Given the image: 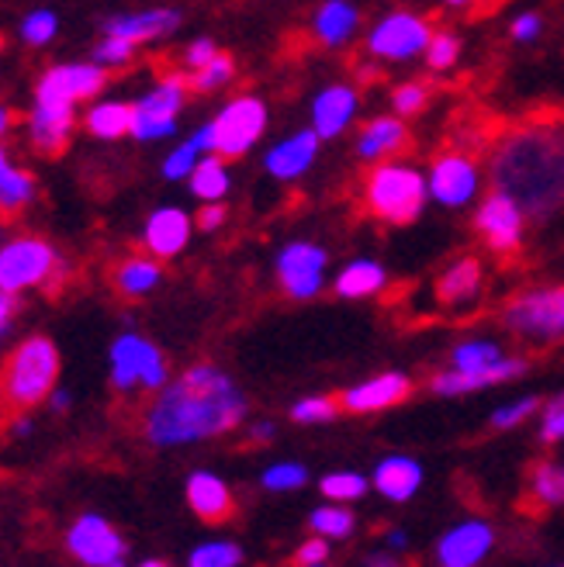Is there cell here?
Here are the masks:
<instances>
[{
    "instance_id": "1",
    "label": "cell",
    "mask_w": 564,
    "mask_h": 567,
    "mask_svg": "<svg viewBox=\"0 0 564 567\" xmlns=\"http://www.w3.org/2000/svg\"><path fill=\"white\" fill-rule=\"evenodd\" d=\"M246 394L212 363H194L166 381L143 412V436L166 450L233 433L246 419Z\"/></svg>"
},
{
    "instance_id": "2",
    "label": "cell",
    "mask_w": 564,
    "mask_h": 567,
    "mask_svg": "<svg viewBox=\"0 0 564 567\" xmlns=\"http://www.w3.org/2000/svg\"><path fill=\"white\" fill-rule=\"evenodd\" d=\"M492 187L516 197L526 218L547 221L564 208V115L513 125L489 156Z\"/></svg>"
},
{
    "instance_id": "3",
    "label": "cell",
    "mask_w": 564,
    "mask_h": 567,
    "mask_svg": "<svg viewBox=\"0 0 564 567\" xmlns=\"http://www.w3.org/2000/svg\"><path fill=\"white\" fill-rule=\"evenodd\" d=\"M107 70L94 60L88 63H55L35 80L32 111H28L24 135L39 156H60L76 128V104L104 91Z\"/></svg>"
},
{
    "instance_id": "4",
    "label": "cell",
    "mask_w": 564,
    "mask_h": 567,
    "mask_svg": "<svg viewBox=\"0 0 564 567\" xmlns=\"http://www.w3.org/2000/svg\"><path fill=\"white\" fill-rule=\"evenodd\" d=\"M430 184L412 163L402 159H384L375 163L371 174L363 177L360 187V205L371 218H381L388 225H412L422 208H427Z\"/></svg>"
},
{
    "instance_id": "5",
    "label": "cell",
    "mask_w": 564,
    "mask_h": 567,
    "mask_svg": "<svg viewBox=\"0 0 564 567\" xmlns=\"http://www.w3.org/2000/svg\"><path fill=\"white\" fill-rule=\"evenodd\" d=\"M60 381V350L49 336H28L11 350L4 371H0V388H4V402L14 412L35 409L49 402Z\"/></svg>"
},
{
    "instance_id": "6",
    "label": "cell",
    "mask_w": 564,
    "mask_h": 567,
    "mask_svg": "<svg viewBox=\"0 0 564 567\" xmlns=\"http://www.w3.org/2000/svg\"><path fill=\"white\" fill-rule=\"evenodd\" d=\"M526 371L523 357H505L499 343L492 339H471L450 353V371L433 374V391L437 394H471L502 381H513Z\"/></svg>"
},
{
    "instance_id": "7",
    "label": "cell",
    "mask_w": 564,
    "mask_h": 567,
    "mask_svg": "<svg viewBox=\"0 0 564 567\" xmlns=\"http://www.w3.org/2000/svg\"><path fill=\"white\" fill-rule=\"evenodd\" d=\"M63 277H66L63 252L45 236L21 233L0 243V291L24 295V291L52 288Z\"/></svg>"
},
{
    "instance_id": "8",
    "label": "cell",
    "mask_w": 564,
    "mask_h": 567,
    "mask_svg": "<svg viewBox=\"0 0 564 567\" xmlns=\"http://www.w3.org/2000/svg\"><path fill=\"white\" fill-rule=\"evenodd\" d=\"M502 326L537 347L564 339V284H547V288L516 295L502 311Z\"/></svg>"
},
{
    "instance_id": "9",
    "label": "cell",
    "mask_w": 564,
    "mask_h": 567,
    "mask_svg": "<svg viewBox=\"0 0 564 567\" xmlns=\"http://www.w3.org/2000/svg\"><path fill=\"white\" fill-rule=\"evenodd\" d=\"M111 384L122 394L132 391H160L166 381H171V371H166V357L160 353L156 343H150L146 336L139 332H122L115 343H111Z\"/></svg>"
},
{
    "instance_id": "10",
    "label": "cell",
    "mask_w": 564,
    "mask_h": 567,
    "mask_svg": "<svg viewBox=\"0 0 564 567\" xmlns=\"http://www.w3.org/2000/svg\"><path fill=\"white\" fill-rule=\"evenodd\" d=\"M208 125H212V153H218L222 159H239L260 142L267 128V104L253 94H239Z\"/></svg>"
},
{
    "instance_id": "11",
    "label": "cell",
    "mask_w": 564,
    "mask_h": 567,
    "mask_svg": "<svg viewBox=\"0 0 564 567\" xmlns=\"http://www.w3.org/2000/svg\"><path fill=\"white\" fill-rule=\"evenodd\" d=\"M191 83L184 73H166L153 83V91L139 97L135 118H132V138L135 142H160L177 132V115L184 111Z\"/></svg>"
},
{
    "instance_id": "12",
    "label": "cell",
    "mask_w": 564,
    "mask_h": 567,
    "mask_svg": "<svg viewBox=\"0 0 564 567\" xmlns=\"http://www.w3.org/2000/svg\"><path fill=\"white\" fill-rule=\"evenodd\" d=\"M430 39H433V24L422 14L391 11L368 32V52L384 63H406L412 55L427 52Z\"/></svg>"
},
{
    "instance_id": "13",
    "label": "cell",
    "mask_w": 564,
    "mask_h": 567,
    "mask_svg": "<svg viewBox=\"0 0 564 567\" xmlns=\"http://www.w3.org/2000/svg\"><path fill=\"white\" fill-rule=\"evenodd\" d=\"M430 197L443 208H464L474 202L478 187H482V166H478L474 153L450 146L433 156L430 163Z\"/></svg>"
},
{
    "instance_id": "14",
    "label": "cell",
    "mask_w": 564,
    "mask_h": 567,
    "mask_svg": "<svg viewBox=\"0 0 564 567\" xmlns=\"http://www.w3.org/2000/svg\"><path fill=\"white\" fill-rule=\"evenodd\" d=\"M326 264L329 252L316 243H288L285 249L277 252V280L280 291L295 301H308L322 291L326 284Z\"/></svg>"
},
{
    "instance_id": "15",
    "label": "cell",
    "mask_w": 564,
    "mask_h": 567,
    "mask_svg": "<svg viewBox=\"0 0 564 567\" xmlns=\"http://www.w3.org/2000/svg\"><path fill=\"white\" fill-rule=\"evenodd\" d=\"M474 225L482 239L489 243L492 252L499 257H513V252L523 246V229H526V212L520 208L516 197H510L505 190H495L482 202L474 215Z\"/></svg>"
},
{
    "instance_id": "16",
    "label": "cell",
    "mask_w": 564,
    "mask_h": 567,
    "mask_svg": "<svg viewBox=\"0 0 564 567\" xmlns=\"http://www.w3.org/2000/svg\"><path fill=\"white\" fill-rule=\"evenodd\" d=\"M70 554L88 567H107L125 557V540L119 529L101 516H80L66 533Z\"/></svg>"
},
{
    "instance_id": "17",
    "label": "cell",
    "mask_w": 564,
    "mask_h": 567,
    "mask_svg": "<svg viewBox=\"0 0 564 567\" xmlns=\"http://www.w3.org/2000/svg\"><path fill=\"white\" fill-rule=\"evenodd\" d=\"M191 233H194V218L184 212V208H156L146 225H143V246L146 252H153L156 260H174L187 249L191 243Z\"/></svg>"
},
{
    "instance_id": "18",
    "label": "cell",
    "mask_w": 564,
    "mask_h": 567,
    "mask_svg": "<svg viewBox=\"0 0 564 567\" xmlns=\"http://www.w3.org/2000/svg\"><path fill=\"white\" fill-rule=\"evenodd\" d=\"M184 14L177 8H150V11H135V14H115L101 24L104 35H119V39H129L135 45H146V42H156V39H166L174 35L181 28Z\"/></svg>"
},
{
    "instance_id": "19",
    "label": "cell",
    "mask_w": 564,
    "mask_h": 567,
    "mask_svg": "<svg viewBox=\"0 0 564 567\" xmlns=\"http://www.w3.org/2000/svg\"><path fill=\"white\" fill-rule=\"evenodd\" d=\"M412 394V381L399 371H388V374H378L363 384H353L350 391L340 394V405L353 415H368V412H384L391 405L406 402Z\"/></svg>"
},
{
    "instance_id": "20",
    "label": "cell",
    "mask_w": 564,
    "mask_h": 567,
    "mask_svg": "<svg viewBox=\"0 0 564 567\" xmlns=\"http://www.w3.org/2000/svg\"><path fill=\"white\" fill-rule=\"evenodd\" d=\"M495 544V533L489 523H461L437 544L440 567H478Z\"/></svg>"
},
{
    "instance_id": "21",
    "label": "cell",
    "mask_w": 564,
    "mask_h": 567,
    "mask_svg": "<svg viewBox=\"0 0 564 567\" xmlns=\"http://www.w3.org/2000/svg\"><path fill=\"white\" fill-rule=\"evenodd\" d=\"M357 107H360V97L350 83H326L312 101V128L319 132V138L343 135L357 115Z\"/></svg>"
},
{
    "instance_id": "22",
    "label": "cell",
    "mask_w": 564,
    "mask_h": 567,
    "mask_svg": "<svg viewBox=\"0 0 564 567\" xmlns=\"http://www.w3.org/2000/svg\"><path fill=\"white\" fill-rule=\"evenodd\" d=\"M409 128L402 118L394 115H381V118H371L368 125L360 128L357 135V156L363 163H384V159H394L399 153L409 150Z\"/></svg>"
},
{
    "instance_id": "23",
    "label": "cell",
    "mask_w": 564,
    "mask_h": 567,
    "mask_svg": "<svg viewBox=\"0 0 564 567\" xmlns=\"http://www.w3.org/2000/svg\"><path fill=\"white\" fill-rule=\"evenodd\" d=\"M482 284H485V270L478 257H461L454 264H447L443 274L437 277V301L443 308H468L478 301L482 295Z\"/></svg>"
},
{
    "instance_id": "24",
    "label": "cell",
    "mask_w": 564,
    "mask_h": 567,
    "mask_svg": "<svg viewBox=\"0 0 564 567\" xmlns=\"http://www.w3.org/2000/svg\"><path fill=\"white\" fill-rule=\"evenodd\" d=\"M35 194L39 184L32 177V169H24L8 150V142H0V218H14L24 208H32Z\"/></svg>"
},
{
    "instance_id": "25",
    "label": "cell",
    "mask_w": 564,
    "mask_h": 567,
    "mask_svg": "<svg viewBox=\"0 0 564 567\" xmlns=\"http://www.w3.org/2000/svg\"><path fill=\"white\" fill-rule=\"evenodd\" d=\"M319 132L316 128H308V132H295L291 138L285 142H277V146L267 153L264 166H267V174L277 177V181H298L308 166L316 163L319 156Z\"/></svg>"
},
{
    "instance_id": "26",
    "label": "cell",
    "mask_w": 564,
    "mask_h": 567,
    "mask_svg": "<svg viewBox=\"0 0 564 567\" xmlns=\"http://www.w3.org/2000/svg\"><path fill=\"white\" fill-rule=\"evenodd\" d=\"M187 505L205 523H225L236 513V498H233L229 485L212 471H194L187 477Z\"/></svg>"
},
{
    "instance_id": "27",
    "label": "cell",
    "mask_w": 564,
    "mask_h": 567,
    "mask_svg": "<svg viewBox=\"0 0 564 567\" xmlns=\"http://www.w3.org/2000/svg\"><path fill=\"white\" fill-rule=\"evenodd\" d=\"M160 284H163V260H156L153 252H135V257H125L111 267V288L129 301L153 295Z\"/></svg>"
},
{
    "instance_id": "28",
    "label": "cell",
    "mask_w": 564,
    "mask_h": 567,
    "mask_svg": "<svg viewBox=\"0 0 564 567\" xmlns=\"http://www.w3.org/2000/svg\"><path fill=\"white\" fill-rule=\"evenodd\" d=\"M360 24V11L350 0H326L312 18V39L326 49H340L353 39Z\"/></svg>"
},
{
    "instance_id": "29",
    "label": "cell",
    "mask_w": 564,
    "mask_h": 567,
    "mask_svg": "<svg viewBox=\"0 0 564 567\" xmlns=\"http://www.w3.org/2000/svg\"><path fill=\"white\" fill-rule=\"evenodd\" d=\"M422 485V467L412 457H384L375 471V488L388 502H409Z\"/></svg>"
},
{
    "instance_id": "30",
    "label": "cell",
    "mask_w": 564,
    "mask_h": 567,
    "mask_svg": "<svg viewBox=\"0 0 564 567\" xmlns=\"http://www.w3.org/2000/svg\"><path fill=\"white\" fill-rule=\"evenodd\" d=\"M132 118H135V107L129 101H94L83 111V128L101 142H115V138L132 135Z\"/></svg>"
},
{
    "instance_id": "31",
    "label": "cell",
    "mask_w": 564,
    "mask_h": 567,
    "mask_svg": "<svg viewBox=\"0 0 564 567\" xmlns=\"http://www.w3.org/2000/svg\"><path fill=\"white\" fill-rule=\"evenodd\" d=\"M384 284H388V274H384L381 264H375V260H350L340 274H336L332 291L340 295V298L357 301V298L381 295Z\"/></svg>"
},
{
    "instance_id": "32",
    "label": "cell",
    "mask_w": 564,
    "mask_h": 567,
    "mask_svg": "<svg viewBox=\"0 0 564 567\" xmlns=\"http://www.w3.org/2000/svg\"><path fill=\"white\" fill-rule=\"evenodd\" d=\"M205 153H212V125H202L187 142H181V146H174L171 153H166L163 177L166 181H187Z\"/></svg>"
},
{
    "instance_id": "33",
    "label": "cell",
    "mask_w": 564,
    "mask_h": 567,
    "mask_svg": "<svg viewBox=\"0 0 564 567\" xmlns=\"http://www.w3.org/2000/svg\"><path fill=\"white\" fill-rule=\"evenodd\" d=\"M191 184V194L194 197H202V205L205 202H222L225 194H229V169H225V159L218 153H205L202 163L194 166V174L187 177Z\"/></svg>"
},
{
    "instance_id": "34",
    "label": "cell",
    "mask_w": 564,
    "mask_h": 567,
    "mask_svg": "<svg viewBox=\"0 0 564 567\" xmlns=\"http://www.w3.org/2000/svg\"><path fill=\"white\" fill-rule=\"evenodd\" d=\"M530 498L537 502V508L564 505V464L541 461L530 471Z\"/></svg>"
},
{
    "instance_id": "35",
    "label": "cell",
    "mask_w": 564,
    "mask_h": 567,
    "mask_svg": "<svg viewBox=\"0 0 564 567\" xmlns=\"http://www.w3.org/2000/svg\"><path fill=\"white\" fill-rule=\"evenodd\" d=\"M233 80H236V60L229 52H215L202 70H194L187 76L191 91H197V94H215L222 87H229Z\"/></svg>"
},
{
    "instance_id": "36",
    "label": "cell",
    "mask_w": 564,
    "mask_h": 567,
    "mask_svg": "<svg viewBox=\"0 0 564 567\" xmlns=\"http://www.w3.org/2000/svg\"><path fill=\"white\" fill-rule=\"evenodd\" d=\"M18 35L24 45H32V49H45L55 35H60V14L55 11H28L18 24Z\"/></svg>"
},
{
    "instance_id": "37",
    "label": "cell",
    "mask_w": 564,
    "mask_h": 567,
    "mask_svg": "<svg viewBox=\"0 0 564 567\" xmlns=\"http://www.w3.org/2000/svg\"><path fill=\"white\" fill-rule=\"evenodd\" d=\"M308 526H312V533L326 536V540H340V536L353 533V513H347L343 505H322L308 516Z\"/></svg>"
},
{
    "instance_id": "38",
    "label": "cell",
    "mask_w": 564,
    "mask_h": 567,
    "mask_svg": "<svg viewBox=\"0 0 564 567\" xmlns=\"http://www.w3.org/2000/svg\"><path fill=\"white\" fill-rule=\"evenodd\" d=\"M135 42L129 39H119V35H101V42L91 49V60L104 70H122L135 60Z\"/></svg>"
},
{
    "instance_id": "39",
    "label": "cell",
    "mask_w": 564,
    "mask_h": 567,
    "mask_svg": "<svg viewBox=\"0 0 564 567\" xmlns=\"http://www.w3.org/2000/svg\"><path fill=\"white\" fill-rule=\"evenodd\" d=\"M322 495L332 498V502H353L368 492V477H360L353 471H336V474H326L322 477Z\"/></svg>"
},
{
    "instance_id": "40",
    "label": "cell",
    "mask_w": 564,
    "mask_h": 567,
    "mask_svg": "<svg viewBox=\"0 0 564 567\" xmlns=\"http://www.w3.org/2000/svg\"><path fill=\"white\" fill-rule=\"evenodd\" d=\"M243 560V550L236 544H202L191 557H187V567H239Z\"/></svg>"
},
{
    "instance_id": "41",
    "label": "cell",
    "mask_w": 564,
    "mask_h": 567,
    "mask_svg": "<svg viewBox=\"0 0 564 567\" xmlns=\"http://www.w3.org/2000/svg\"><path fill=\"white\" fill-rule=\"evenodd\" d=\"M427 104H430V87H427V83L409 80V83H399V87L391 91V107H394V115H399V118L419 115V111L427 107Z\"/></svg>"
},
{
    "instance_id": "42",
    "label": "cell",
    "mask_w": 564,
    "mask_h": 567,
    "mask_svg": "<svg viewBox=\"0 0 564 567\" xmlns=\"http://www.w3.org/2000/svg\"><path fill=\"white\" fill-rule=\"evenodd\" d=\"M340 399H329V394H316V399H301L295 402L291 409V419L301 422V425H312V422H329L336 419V412H340Z\"/></svg>"
},
{
    "instance_id": "43",
    "label": "cell",
    "mask_w": 564,
    "mask_h": 567,
    "mask_svg": "<svg viewBox=\"0 0 564 567\" xmlns=\"http://www.w3.org/2000/svg\"><path fill=\"white\" fill-rule=\"evenodd\" d=\"M458 55H461V42L458 35H450V32H433L430 45H427V63L430 70H450L458 63Z\"/></svg>"
},
{
    "instance_id": "44",
    "label": "cell",
    "mask_w": 564,
    "mask_h": 567,
    "mask_svg": "<svg viewBox=\"0 0 564 567\" xmlns=\"http://www.w3.org/2000/svg\"><path fill=\"white\" fill-rule=\"evenodd\" d=\"M308 481V471L301 464H274L264 471V488L270 492H295Z\"/></svg>"
},
{
    "instance_id": "45",
    "label": "cell",
    "mask_w": 564,
    "mask_h": 567,
    "mask_svg": "<svg viewBox=\"0 0 564 567\" xmlns=\"http://www.w3.org/2000/svg\"><path fill=\"white\" fill-rule=\"evenodd\" d=\"M537 409H541V402L530 394V399H520V402H513V405L499 409V412L492 415V425H495V430H513V425H520L523 419H530Z\"/></svg>"
},
{
    "instance_id": "46",
    "label": "cell",
    "mask_w": 564,
    "mask_h": 567,
    "mask_svg": "<svg viewBox=\"0 0 564 567\" xmlns=\"http://www.w3.org/2000/svg\"><path fill=\"white\" fill-rule=\"evenodd\" d=\"M541 440H544V443H557V440H564V394H557V399L544 409Z\"/></svg>"
},
{
    "instance_id": "47",
    "label": "cell",
    "mask_w": 564,
    "mask_h": 567,
    "mask_svg": "<svg viewBox=\"0 0 564 567\" xmlns=\"http://www.w3.org/2000/svg\"><path fill=\"white\" fill-rule=\"evenodd\" d=\"M215 52H218V49H215V42H212V39H194V42L184 49V55H181V60H184V70H187V73L202 70Z\"/></svg>"
},
{
    "instance_id": "48",
    "label": "cell",
    "mask_w": 564,
    "mask_h": 567,
    "mask_svg": "<svg viewBox=\"0 0 564 567\" xmlns=\"http://www.w3.org/2000/svg\"><path fill=\"white\" fill-rule=\"evenodd\" d=\"M225 215H229V212H225L222 202H205L202 212L194 215V225H197L202 233H218L222 225H225Z\"/></svg>"
},
{
    "instance_id": "49",
    "label": "cell",
    "mask_w": 564,
    "mask_h": 567,
    "mask_svg": "<svg viewBox=\"0 0 564 567\" xmlns=\"http://www.w3.org/2000/svg\"><path fill=\"white\" fill-rule=\"evenodd\" d=\"M326 557H329V544H322V536H316V540H308V544H301L295 550L291 564L295 567H312V564H326Z\"/></svg>"
},
{
    "instance_id": "50",
    "label": "cell",
    "mask_w": 564,
    "mask_h": 567,
    "mask_svg": "<svg viewBox=\"0 0 564 567\" xmlns=\"http://www.w3.org/2000/svg\"><path fill=\"white\" fill-rule=\"evenodd\" d=\"M541 24H544V21H541L537 14H520V18L513 21L510 32H513L516 42H533V39L541 35Z\"/></svg>"
},
{
    "instance_id": "51",
    "label": "cell",
    "mask_w": 564,
    "mask_h": 567,
    "mask_svg": "<svg viewBox=\"0 0 564 567\" xmlns=\"http://www.w3.org/2000/svg\"><path fill=\"white\" fill-rule=\"evenodd\" d=\"M14 316H18V295L0 291V339H4L8 329L14 326Z\"/></svg>"
},
{
    "instance_id": "52",
    "label": "cell",
    "mask_w": 564,
    "mask_h": 567,
    "mask_svg": "<svg viewBox=\"0 0 564 567\" xmlns=\"http://www.w3.org/2000/svg\"><path fill=\"white\" fill-rule=\"evenodd\" d=\"M11 128H14V111L8 104H0V142H8Z\"/></svg>"
},
{
    "instance_id": "53",
    "label": "cell",
    "mask_w": 564,
    "mask_h": 567,
    "mask_svg": "<svg viewBox=\"0 0 564 567\" xmlns=\"http://www.w3.org/2000/svg\"><path fill=\"white\" fill-rule=\"evenodd\" d=\"M249 440H253V443H267V440H274V425H270V422H257V425L249 430Z\"/></svg>"
},
{
    "instance_id": "54",
    "label": "cell",
    "mask_w": 564,
    "mask_h": 567,
    "mask_svg": "<svg viewBox=\"0 0 564 567\" xmlns=\"http://www.w3.org/2000/svg\"><path fill=\"white\" fill-rule=\"evenodd\" d=\"M49 405H52L55 412H66V409H70V391H66V388H55V391L49 394Z\"/></svg>"
},
{
    "instance_id": "55",
    "label": "cell",
    "mask_w": 564,
    "mask_h": 567,
    "mask_svg": "<svg viewBox=\"0 0 564 567\" xmlns=\"http://www.w3.org/2000/svg\"><path fill=\"white\" fill-rule=\"evenodd\" d=\"M368 567H402V564L391 554H375V557H368Z\"/></svg>"
},
{
    "instance_id": "56",
    "label": "cell",
    "mask_w": 564,
    "mask_h": 567,
    "mask_svg": "<svg viewBox=\"0 0 564 567\" xmlns=\"http://www.w3.org/2000/svg\"><path fill=\"white\" fill-rule=\"evenodd\" d=\"M11 433H14V436H28V433H32V419H28V415H18L14 425H11Z\"/></svg>"
},
{
    "instance_id": "57",
    "label": "cell",
    "mask_w": 564,
    "mask_h": 567,
    "mask_svg": "<svg viewBox=\"0 0 564 567\" xmlns=\"http://www.w3.org/2000/svg\"><path fill=\"white\" fill-rule=\"evenodd\" d=\"M388 544L402 550V547H406V533H402V529H391V533H388Z\"/></svg>"
},
{
    "instance_id": "58",
    "label": "cell",
    "mask_w": 564,
    "mask_h": 567,
    "mask_svg": "<svg viewBox=\"0 0 564 567\" xmlns=\"http://www.w3.org/2000/svg\"><path fill=\"white\" fill-rule=\"evenodd\" d=\"M450 8H468V4H474V0H447Z\"/></svg>"
},
{
    "instance_id": "59",
    "label": "cell",
    "mask_w": 564,
    "mask_h": 567,
    "mask_svg": "<svg viewBox=\"0 0 564 567\" xmlns=\"http://www.w3.org/2000/svg\"><path fill=\"white\" fill-rule=\"evenodd\" d=\"M139 567H166V564H163V560H143Z\"/></svg>"
},
{
    "instance_id": "60",
    "label": "cell",
    "mask_w": 564,
    "mask_h": 567,
    "mask_svg": "<svg viewBox=\"0 0 564 567\" xmlns=\"http://www.w3.org/2000/svg\"><path fill=\"white\" fill-rule=\"evenodd\" d=\"M0 243H4V221H0Z\"/></svg>"
},
{
    "instance_id": "61",
    "label": "cell",
    "mask_w": 564,
    "mask_h": 567,
    "mask_svg": "<svg viewBox=\"0 0 564 567\" xmlns=\"http://www.w3.org/2000/svg\"><path fill=\"white\" fill-rule=\"evenodd\" d=\"M107 567H125V564H122V560H119V564H107Z\"/></svg>"
},
{
    "instance_id": "62",
    "label": "cell",
    "mask_w": 564,
    "mask_h": 567,
    "mask_svg": "<svg viewBox=\"0 0 564 567\" xmlns=\"http://www.w3.org/2000/svg\"><path fill=\"white\" fill-rule=\"evenodd\" d=\"M0 402H4V388H0Z\"/></svg>"
},
{
    "instance_id": "63",
    "label": "cell",
    "mask_w": 564,
    "mask_h": 567,
    "mask_svg": "<svg viewBox=\"0 0 564 567\" xmlns=\"http://www.w3.org/2000/svg\"><path fill=\"white\" fill-rule=\"evenodd\" d=\"M312 567H326V564H312Z\"/></svg>"
},
{
    "instance_id": "64",
    "label": "cell",
    "mask_w": 564,
    "mask_h": 567,
    "mask_svg": "<svg viewBox=\"0 0 564 567\" xmlns=\"http://www.w3.org/2000/svg\"><path fill=\"white\" fill-rule=\"evenodd\" d=\"M561 567H564V564H561Z\"/></svg>"
}]
</instances>
